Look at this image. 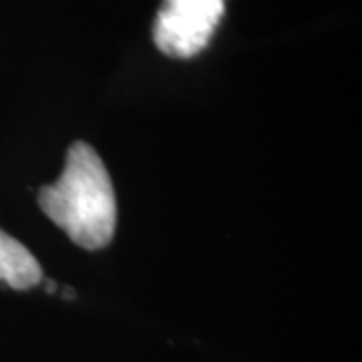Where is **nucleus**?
Segmentation results:
<instances>
[{"instance_id":"1","label":"nucleus","mask_w":362,"mask_h":362,"mask_svg":"<svg viewBox=\"0 0 362 362\" xmlns=\"http://www.w3.org/2000/svg\"><path fill=\"white\" fill-rule=\"evenodd\" d=\"M39 206L78 247L101 250L115 235V189L89 143L71 145L61 177L39 189Z\"/></svg>"},{"instance_id":"2","label":"nucleus","mask_w":362,"mask_h":362,"mask_svg":"<svg viewBox=\"0 0 362 362\" xmlns=\"http://www.w3.org/2000/svg\"><path fill=\"white\" fill-rule=\"evenodd\" d=\"M223 11L226 0H163L153 23V42L171 59H192L209 45Z\"/></svg>"},{"instance_id":"3","label":"nucleus","mask_w":362,"mask_h":362,"mask_svg":"<svg viewBox=\"0 0 362 362\" xmlns=\"http://www.w3.org/2000/svg\"><path fill=\"white\" fill-rule=\"evenodd\" d=\"M42 280L37 258L18 240L0 230V282L14 290H28Z\"/></svg>"}]
</instances>
